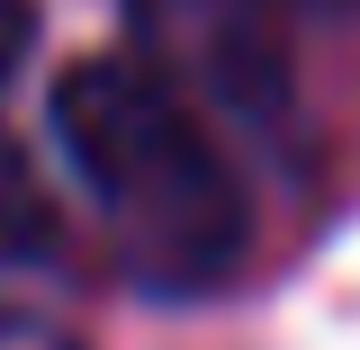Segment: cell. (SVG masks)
Listing matches in <instances>:
<instances>
[{"instance_id":"1","label":"cell","mask_w":360,"mask_h":350,"mask_svg":"<svg viewBox=\"0 0 360 350\" xmlns=\"http://www.w3.org/2000/svg\"><path fill=\"white\" fill-rule=\"evenodd\" d=\"M54 144L153 297H198L243 261V180L217 126L135 54H82L54 81Z\"/></svg>"},{"instance_id":"2","label":"cell","mask_w":360,"mask_h":350,"mask_svg":"<svg viewBox=\"0 0 360 350\" xmlns=\"http://www.w3.org/2000/svg\"><path fill=\"white\" fill-rule=\"evenodd\" d=\"M135 63L207 117L279 126L288 108V0H127Z\"/></svg>"},{"instance_id":"3","label":"cell","mask_w":360,"mask_h":350,"mask_svg":"<svg viewBox=\"0 0 360 350\" xmlns=\"http://www.w3.org/2000/svg\"><path fill=\"white\" fill-rule=\"evenodd\" d=\"M54 234H63V216H54V189H45V171L0 135V269L18 261H45L54 252Z\"/></svg>"},{"instance_id":"4","label":"cell","mask_w":360,"mask_h":350,"mask_svg":"<svg viewBox=\"0 0 360 350\" xmlns=\"http://www.w3.org/2000/svg\"><path fill=\"white\" fill-rule=\"evenodd\" d=\"M0 350H82L63 323H45V314H27V306H0Z\"/></svg>"},{"instance_id":"5","label":"cell","mask_w":360,"mask_h":350,"mask_svg":"<svg viewBox=\"0 0 360 350\" xmlns=\"http://www.w3.org/2000/svg\"><path fill=\"white\" fill-rule=\"evenodd\" d=\"M27 45H37V0H0V81L27 63Z\"/></svg>"}]
</instances>
